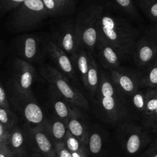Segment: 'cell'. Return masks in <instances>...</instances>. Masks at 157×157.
Wrapping results in <instances>:
<instances>
[{
    "instance_id": "2e32d148",
    "label": "cell",
    "mask_w": 157,
    "mask_h": 157,
    "mask_svg": "<svg viewBox=\"0 0 157 157\" xmlns=\"http://www.w3.org/2000/svg\"><path fill=\"white\" fill-rule=\"evenodd\" d=\"M90 52L84 48H80L76 53L70 56L74 66L75 67L82 82L86 88L87 86V74L90 64Z\"/></svg>"
},
{
    "instance_id": "6da1fadb",
    "label": "cell",
    "mask_w": 157,
    "mask_h": 157,
    "mask_svg": "<svg viewBox=\"0 0 157 157\" xmlns=\"http://www.w3.org/2000/svg\"><path fill=\"white\" fill-rule=\"evenodd\" d=\"M98 27V39L129 55L132 54L139 31L128 20L107 13L104 8Z\"/></svg>"
},
{
    "instance_id": "f546056e",
    "label": "cell",
    "mask_w": 157,
    "mask_h": 157,
    "mask_svg": "<svg viewBox=\"0 0 157 157\" xmlns=\"http://www.w3.org/2000/svg\"><path fill=\"white\" fill-rule=\"evenodd\" d=\"M66 124L60 121H54L51 126V131L53 136L58 140L64 139L67 131L66 128Z\"/></svg>"
},
{
    "instance_id": "ab89813d",
    "label": "cell",
    "mask_w": 157,
    "mask_h": 157,
    "mask_svg": "<svg viewBox=\"0 0 157 157\" xmlns=\"http://www.w3.org/2000/svg\"><path fill=\"white\" fill-rule=\"evenodd\" d=\"M71 153L72 157H87L86 149L77 151H72Z\"/></svg>"
},
{
    "instance_id": "8992f818",
    "label": "cell",
    "mask_w": 157,
    "mask_h": 157,
    "mask_svg": "<svg viewBox=\"0 0 157 157\" xmlns=\"http://www.w3.org/2000/svg\"><path fill=\"white\" fill-rule=\"evenodd\" d=\"M49 37L69 56L82 48L77 34L75 19H64L53 26Z\"/></svg>"
},
{
    "instance_id": "60d3db41",
    "label": "cell",
    "mask_w": 157,
    "mask_h": 157,
    "mask_svg": "<svg viewBox=\"0 0 157 157\" xmlns=\"http://www.w3.org/2000/svg\"><path fill=\"white\" fill-rule=\"evenodd\" d=\"M156 90H157V89H156Z\"/></svg>"
},
{
    "instance_id": "9a60e30c",
    "label": "cell",
    "mask_w": 157,
    "mask_h": 157,
    "mask_svg": "<svg viewBox=\"0 0 157 157\" xmlns=\"http://www.w3.org/2000/svg\"><path fill=\"white\" fill-rule=\"evenodd\" d=\"M66 125L69 131L82 144H85L87 142V130L77 110L72 109Z\"/></svg>"
},
{
    "instance_id": "f35d334b",
    "label": "cell",
    "mask_w": 157,
    "mask_h": 157,
    "mask_svg": "<svg viewBox=\"0 0 157 157\" xmlns=\"http://www.w3.org/2000/svg\"><path fill=\"white\" fill-rule=\"evenodd\" d=\"M157 40V24H154L147 31Z\"/></svg>"
},
{
    "instance_id": "ac0fdd59",
    "label": "cell",
    "mask_w": 157,
    "mask_h": 157,
    "mask_svg": "<svg viewBox=\"0 0 157 157\" xmlns=\"http://www.w3.org/2000/svg\"><path fill=\"white\" fill-rule=\"evenodd\" d=\"M100 104L103 110L111 117L118 118L123 113V107L115 96H100Z\"/></svg>"
},
{
    "instance_id": "8fae6325",
    "label": "cell",
    "mask_w": 157,
    "mask_h": 157,
    "mask_svg": "<svg viewBox=\"0 0 157 157\" xmlns=\"http://www.w3.org/2000/svg\"><path fill=\"white\" fill-rule=\"evenodd\" d=\"M124 130L123 147L128 154H136L150 142L148 134L137 125H128Z\"/></svg>"
},
{
    "instance_id": "277c9868",
    "label": "cell",
    "mask_w": 157,
    "mask_h": 157,
    "mask_svg": "<svg viewBox=\"0 0 157 157\" xmlns=\"http://www.w3.org/2000/svg\"><path fill=\"white\" fill-rule=\"evenodd\" d=\"M48 37L41 33L21 34L13 39L11 46L19 58L29 63L37 62L47 55Z\"/></svg>"
},
{
    "instance_id": "484cf974",
    "label": "cell",
    "mask_w": 157,
    "mask_h": 157,
    "mask_svg": "<svg viewBox=\"0 0 157 157\" xmlns=\"http://www.w3.org/2000/svg\"><path fill=\"white\" fill-rule=\"evenodd\" d=\"M54 109L56 115L67 124L68 118L71 115L72 109L61 100H56L54 103Z\"/></svg>"
},
{
    "instance_id": "ffe728a7",
    "label": "cell",
    "mask_w": 157,
    "mask_h": 157,
    "mask_svg": "<svg viewBox=\"0 0 157 157\" xmlns=\"http://www.w3.org/2000/svg\"><path fill=\"white\" fill-rule=\"evenodd\" d=\"M90 64L87 74V86L86 88L93 94L98 88L99 69L98 66L91 53L90 52Z\"/></svg>"
},
{
    "instance_id": "74e56055",
    "label": "cell",
    "mask_w": 157,
    "mask_h": 157,
    "mask_svg": "<svg viewBox=\"0 0 157 157\" xmlns=\"http://www.w3.org/2000/svg\"><path fill=\"white\" fill-rule=\"evenodd\" d=\"M144 157H157V139H156L145 152Z\"/></svg>"
},
{
    "instance_id": "e0dca14e",
    "label": "cell",
    "mask_w": 157,
    "mask_h": 157,
    "mask_svg": "<svg viewBox=\"0 0 157 157\" xmlns=\"http://www.w3.org/2000/svg\"><path fill=\"white\" fill-rule=\"evenodd\" d=\"M34 140L40 152L45 157H56L55 148H53L50 140L44 130L37 127L33 129Z\"/></svg>"
},
{
    "instance_id": "52a82bcc",
    "label": "cell",
    "mask_w": 157,
    "mask_h": 157,
    "mask_svg": "<svg viewBox=\"0 0 157 157\" xmlns=\"http://www.w3.org/2000/svg\"><path fill=\"white\" fill-rule=\"evenodd\" d=\"M132 55L139 66H148L157 58V40L146 32L137 39Z\"/></svg>"
},
{
    "instance_id": "cb8c5ba5",
    "label": "cell",
    "mask_w": 157,
    "mask_h": 157,
    "mask_svg": "<svg viewBox=\"0 0 157 157\" xmlns=\"http://www.w3.org/2000/svg\"><path fill=\"white\" fill-rule=\"evenodd\" d=\"M142 86L157 89V58L148 66L145 75L142 76Z\"/></svg>"
},
{
    "instance_id": "836d02e7",
    "label": "cell",
    "mask_w": 157,
    "mask_h": 157,
    "mask_svg": "<svg viewBox=\"0 0 157 157\" xmlns=\"http://www.w3.org/2000/svg\"><path fill=\"white\" fill-rule=\"evenodd\" d=\"M12 113L8 112L5 108L1 107L0 108V123L7 127L9 129L11 126L12 121L9 118Z\"/></svg>"
},
{
    "instance_id": "8d00e7d4",
    "label": "cell",
    "mask_w": 157,
    "mask_h": 157,
    "mask_svg": "<svg viewBox=\"0 0 157 157\" xmlns=\"http://www.w3.org/2000/svg\"><path fill=\"white\" fill-rule=\"evenodd\" d=\"M9 134V129L0 123V143H7Z\"/></svg>"
},
{
    "instance_id": "3957f363",
    "label": "cell",
    "mask_w": 157,
    "mask_h": 157,
    "mask_svg": "<svg viewBox=\"0 0 157 157\" xmlns=\"http://www.w3.org/2000/svg\"><path fill=\"white\" fill-rule=\"evenodd\" d=\"M104 10L100 4H92L82 10L77 15L75 27L82 48L93 55L95 53L98 36V20Z\"/></svg>"
},
{
    "instance_id": "d6986e66",
    "label": "cell",
    "mask_w": 157,
    "mask_h": 157,
    "mask_svg": "<svg viewBox=\"0 0 157 157\" xmlns=\"http://www.w3.org/2000/svg\"><path fill=\"white\" fill-rule=\"evenodd\" d=\"M23 113L26 120L32 124H39L44 120L42 109L35 102L27 103L23 109Z\"/></svg>"
},
{
    "instance_id": "4dcf8cb0",
    "label": "cell",
    "mask_w": 157,
    "mask_h": 157,
    "mask_svg": "<svg viewBox=\"0 0 157 157\" xmlns=\"http://www.w3.org/2000/svg\"><path fill=\"white\" fill-rule=\"evenodd\" d=\"M25 0H0V14H4L11 11L19 6Z\"/></svg>"
},
{
    "instance_id": "7402d4cb",
    "label": "cell",
    "mask_w": 157,
    "mask_h": 157,
    "mask_svg": "<svg viewBox=\"0 0 157 157\" xmlns=\"http://www.w3.org/2000/svg\"><path fill=\"white\" fill-rule=\"evenodd\" d=\"M152 88H146L144 90H138L131 96L133 107L139 113L143 115L145 109L147 101L150 95Z\"/></svg>"
},
{
    "instance_id": "e575fe53",
    "label": "cell",
    "mask_w": 157,
    "mask_h": 157,
    "mask_svg": "<svg viewBox=\"0 0 157 157\" xmlns=\"http://www.w3.org/2000/svg\"><path fill=\"white\" fill-rule=\"evenodd\" d=\"M0 105L1 107L5 108L10 113H12L10 111L9 105L8 104L5 90L4 89L2 85L0 87Z\"/></svg>"
},
{
    "instance_id": "4fadbf2b",
    "label": "cell",
    "mask_w": 157,
    "mask_h": 157,
    "mask_svg": "<svg viewBox=\"0 0 157 157\" xmlns=\"http://www.w3.org/2000/svg\"><path fill=\"white\" fill-rule=\"evenodd\" d=\"M102 1L101 5L105 9L108 8L113 12L125 14L136 21L141 22L142 21L133 0H102Z\"/></svg>"
},
{
    "instance_id": "5b68a950",
    "label": "cell",
    "mask_w": 157,
    "mask_h": 157,
    "mask_svg": "<svg viewBox=\"0 0 157 157\" xmlns=\"http://www.w3.org/2000/svg\"><path fill=\"white\" fill-rule=\"evenodd\" d=\"M40 72L42 76L73 106L86 110L89 109L88 102L83 94L69 83L61 72L51 66H47L41 67Z\"/></svg>"
},
{
    "instance_id": "1f68e13d",
    "label": "cell",
    "mask_w": 157,
    "mask_h": 157,
    "mask_svg": "<svg viewBox=\"0 0 157 157\" xmlns=\"http://www.w3.org/2000/svg\"><path fill=\"white\" fill-rule=\"evenodd\" d=\"M143 123L145 127L157 133V109L151 114L143 118Z\"/></svg>"
},
{
    "instance_id": "603a6c76",
    "label": "cell",
    "mask_w": 157,
    "mask_h": 157,
    "mask_svg": "<svg viewBox=\"0 0 157 157\" xmlns=\"http://www.w3.org/2000/svg\"><path fill=\"white\" fill-rule=\"evenodd\" d=\"M24 136L20 129H14L10 132L7 144L10 150L15 156L20 155L24 143Z\"/></svg>"
},
{
    "instance_id": "7c38bea8",
    "label": "cell",
    "mask_w": 157,
    "mask_h": 157,
    "mask_svg": "<svg viewBox=\"0 0 157 157\" xmlns=\"http://www.w3.org/2000/svg\"><path fill=\"white\" fill-rule=\"evenodd\" d=\"M47 55L66 75L74 78V66L70 56L54 43L49 36L47 39Z\"/></svg>"
},
{
    "instance_id": "30bf717a",
    "label": "cell",
    "mask_w": 157,
    "mask_h": 157,
    "mask_svg": "<svg viewBox=\"0 0 157 157\" xmlns=\"http://www.w3.org/2000/svg\"><path fill=\"white\" fill-rule=\"evenodd\" d=\"M95 52L101 64L110 70L118 67L121 62L130 55L99 39L96 42Z\"/></svg>"
},
{
    "instance_id": "ba28073f",
    "label": "cell",
    "mask_w": 157,
    "mask_h": 157,
    "mask_svg": "<svg viewBox=\"0 0 157 157\" xmlns=\"http://www.w3.org/2000/svg\"><path fill=\"white\" fill-rule=\"evenodd\" d=\"M35 69L28 61L16 58L13 61V75L17 90L23 95L31 94Z\"/></svg>"
},
{
    "instance_id": "f1b7e54d",
    "label": "cell",
    "mask_w": 157,
    "mask_h": 157,
    "mask_svg": "<svg viewBox=\"0 0 157 157\" xmlns=\"http://www.w3.org/2000/svg\"><path fill=\"white\" fill-rule=\"evenodd\" d=\"M157 109V90L152 89L150 95L147 101L146 106L144 113L143 118L151 114Z\"/></svg>"
},
{
    "instance_id": "44dd1931",
    "label": "cell",
    "mask_w": 157,
    "mask_h": 157,
    "mask_svg": "<svg viewBox=\"0 0 157 157\" xmlns=\"http://www.w3.org/2000/svg\"><path fill=\"white\" fill-rule=\"evenodd\" d=\"M136 4L147 18L157 24V0H134Z\"/></svg>"
},
{
    "instance_id": "5bb4252c",
    "label": "cell",
    "mask_w": 157,
    "mask_h": 157,
    "mask_svg": "<svg viewBox=\"0 0 157 157\" xmlns=\"http://www.w3.org/2000/svg\"><path fill=\"white\" fill-rule=\"evenodd\" d=\"M49 17L66 16L74 10L75 0H42Z\"/></svg>"
},
{
    "instance_id": "d590c367",
    "label": "cell",
    "mask_w": 157,
    "mask_h": 157,
    "mask_svg": "<svg viewBox=\"0 0 157 157\" xmlns=\"http://www.w3.org/2000/svg\"><path fill=\"white\" fill-rule=\"evenodd\" d=\"M0 157H15L7 143H0Z\"/></svg>"
},
{
    "instance_id": "83f0119b",
    "label": "cell",
    "mask_w": 157,
    "mask_h": 157,
    "mask_svg": "<svg viewBox=\"0 0 157 157\" xmlns=\"http://www.w3.org/2000/svg\"><path fill=\"white\" fill-rule=\"evenodd\" d=\"M99 93L100 96H115V90L113 85L102 73L101 74Z\"/></svg>"
},
{
    "instance_id": "d6a6232c",
    "label": "cell",
    "mask_w": 157,
    "mask_h": 157,
    "mask_svg": "<svg viewBox=\"0 0 157 157\" xmlns=\"http://www.w3.org/2000/svg\"><path fill=\"white\" fill-rule=\"evenodd\" d=\"M55 148L56 157H72L71 151L66 147L63 142H57Z\"/></svg>"
},
{
    "instance_id": "9c48e42d",
    "label": "cell",
    "mask_w": 157,
    "mask_h": 157,
    "mask_svg": "<svg viewBox=\"0 0 157 157\" xmlns=\"http://www.w3.org/2000/svg\"><path fill=\"white\" fill-rule=\"evenodd\" d=\"M113 82L124 93L130 96L142 86V76L129 69L117 67L111 70Z\"/></svg>"
},
{
    "instance_id": "7a4b0ae2",
    "label": "cell",
    "mask_w": 157,
    "mask_h": 157,
    "mask_svg": "<svg viewBox=\"0 0 157 157\" xmlns=\"http://www.w3.org/2000/svg\"><path fill=\"white\" fill-rule=\"evenodd\" d=\"M48 17L42 0H25L12 10L6 26L12 33H26L39 27Z\"/></svg>"
},
{
    "instance_id": "4316f807",
    "label": "cell",
    "mask_w": 157,
    "mask_h": 157,
    "mask_svg": "<svg viewBox=\"0 0 157 157\" xmlns=\"http://www.w3.org/2000/svg\"><path fill=\"white\" fill-rule=\"evenodd\" d=\"M89 150L92 154L99 153L102 148V141L101 136L97 132H93L88 139Z\"/></svg>"
},
{
    "instance_id": "d4e9b609",
    "label": "cell",
    "mask_w": 157,
    "mask_h": 157,
    "mask_svg": "<svg viewBox=\"0 0 157 157\" xmlns=\"http://www.w3.org/2000/svg\"><path fill=\"white\" fill-rule=\"evenodd\" d=\"M69 149V150L72 151H77L79 150H82L85 148V144H82L77 138L74 136L69 131H67V133L64 138L63 142Z\"/></svg>"
}]
</instances>
